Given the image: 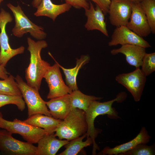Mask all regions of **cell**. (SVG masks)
Here are the masks:
<instances>
[{
    "label": "cell",
    "instance_id": "cell-1",
    "mask_svg": "<svg viewBox=\"0 0 155 155\" xmlns=\"http://www.w3.org/2000/svg\"><path fill=\"white\" fill-rule=\"evenodd\" d=\"M27 50L30 54V62L25 70L26 83L38 90H40L44 76L51 66L47 62L43 60L41 52L43 49L48 46L47 42L43 40L35 42L30 37L27 38Z\"/></svg>",
    "mask_w": 155,
    "mask_h": 155
},
{
    "label": "cell",
    "instance_id": "cell-2",
    "mask_svg": "<svg viewBox=\"0 0 155 155\" xmlns=\"http://www.w3.org/2000/svg\"><path fill=\"white\" fill-rule=\"evenodd\" d=\"M127 97V94L124 92L119 93L115 98L104 102H100L95 100L90 104L85 112L86 120L88 125L86 132L87 138L90 137L93 141V148L92 154H96L97 150L99 148L96 144L95 139L97 135V131L94 126L95 118L100 115H106L111 119H117L119 118L118 113L112 106L114 102H121L124 100Z\"/></svg>",
    "mask_w": 155,
    "mask_h": 155
},
{
    "label": "cell",
    "instance_id": "cell-3",
    "mask_svg": "<svg viewBox=\"0 0 155 155\" xmlns=\"http://www.w3.org/2000/svg\"><path fill=\"white\" fill-rule=\"evenodd\" d=\"M87 130L85 112L78 108H73L61 120L55 134L60 140L65 139L70 141L81 136L86 133Z\"/></svg>",
    "mask_w": 155,
    "mask_h": 155
},
{
    "label": "cell",
    "instance_id": "cell-4",
    "mask_svg": "<svg viewBox=\"0 0 155 155\" xmlns=\"http://www.w3.org/2000/svg\"><path fill=\"white\" fill-rule=\"evenodd\" d=\"M7 6L12 11L15 18V26L12 30L14 36L21 37L24 34L29 32L32 36L38 40L46 38V34L43 31V28L32 22L19 5L14 6L9 3Z\"/></svg>",
    "mask_w": 155,
    "mask_h": 155
},
{
    "label": "cell",
    "instance_id": "cell-5",
    "mask_svg": "<svg viewBox=\"0 0 155 155\" xmlns=\"http://www.w3.org/2000/svg\"><path fill=\"white\" fill-rule=\"evenodd\" d=\"M0 128L12 134H19L27 142L33 144L37 143L40 139L46 135L43 129L28 124L24 121L17 119L12 121L4 119L0 111Z\"/></svg>",
    "mask_w": 155,
    "mask_h": 155
},
{
    "label": "cell",
    "instance_id": "cell-6",
    "mask_svg": "<svg viewBox=\"0 0 155 155\" xmlns=\"http://www.w3.org/2000/svg\"><path fill=\"white\" fill-rule=\"evenodd\" d=\"M15 78L27 105L28 117L37 114L52 117L46 102L41 97L38 90L28 85L19 75H17Z\"/></svg>",
    "mask_w": 155,
    "mask_h": 155
},
{
    "label": "cell",
    "instance_id": "cell-7",
    "mask_svg": "<svg viewBox=\"0 0 155 155\" xmlns=\"http://www.w3.org/2000/svg\"><path fill=\"white\" fill-rule=\"evenodd\" d=\"M12 134L6 129L0 130V152L8 155H36V146L17 140Z\"/></svg>",
    "mask_w": 155,
    "mask_h": 155
},
{
    "label": "cell",
    "instance_id": "cell-8",
    "mask_svg": "<svg viewBox=\"0 0 155 155\" xmlns=\"http://www.w3.org/2000/svg\"><path fill=\"white\" fill-rule=\"evenodd\" d=\"M12 18L10 14L3 9L0 12V65L5 67L12 58L24 53L25 47L21 46L16 49H12L9 43L8 37L6 31L7 23L11 22Z\"/></svg>",
    "mask_w": 155,
    "mask_h": 155
},
{
    "label": "cell",
    "instance_id": "cell-9",
    "mask_svg": "<svg viewBox=\"0 0 155 155\" xmlns=\"http://www.w3.org/2000/svg\"><path fill=\"white\" fill-rule=\"evenodd\" d=\"M146 76L140 67L133 71L119 74L116 81L125 87L131 93L136 102L140 100L146 81Z\"/></svg>",
    "mask_w": 155,
    "mask_h": 155
},
{
    "label": "cell",
    "instance_id": "cell-10",
    "mask_svg": "<svg viewBox=\"0 0 155 155\" xmlns=\"http://www.w3.org/2000/svg\"><path fill=\"white\" fill-rule=\"evenodd\" d=\"M43 78L45 79L49 89L46 97L48 99L63 96L71 93L72 91L63 81L60 67L56 62L49 67Z\"/></svg>",
    "mask_w": 155,
    "mask_h": 155
},
{
    "label": "cell",
    "instance_id": "cell-11",
    "mask_svg": "<svg viewBox=\"0 0 155 155\" xmlns=\"http://www.w3.org/2000/svg\"><path fill=\"white\" fill-rule=\"evenodd\" d=\"M109 46L118 44H133L145 48L151 46L143 37L139 36L129 29L126 26L117 27L113 31L111 40L108 42Z\"/></svg>",
    "mask_w": 155,
    "mask_h": 155
},
{
    "label": "cell",
    "instance_id": "cell-12",
    "mask_svg": "<svg viewBox=\"0 0 155 155\" xmlns=\"http://www.w3.org/2000/svg\"><path fill=\"white\" fill-rule=\"evenodd\" d=\"M131 3L129 0H111L108 13L111 25L116 27L126 26L131 13Z\"/></svg>",
    "mask_w": 155,
    "mask_h": 155
},
{
    "label": "cell",
    "instance_id": "cell-13",
    "mask_svg": "<svg viewBox=\"0 0 155 155\" xmlns=\"http://www.w3.org/2000/svg\"><path fill=\"white\" fill-rule=\"evenodd\" d=\"M132 11L126 26L142 37L148 36L151 32V28L140 2H132Z\"/></svg>",
    "mask_w": 155,
    "mask_h": 155
},
{
    "label": "cell",
    "instance_id": "cell-14",
    "mask_svg": "<svg viewBox=\"0 0 155 155\" xmlns=\"http://www.w3.org/2000/svg\"><path fill=\"white\" fill-rule=\"evenodd\" d=\"M85 10L87 20L84 26L87 30H97L105 36L108 37L105 21V15L100 8L96 5L94 7L93 4L90 1L89 8Z\"/></svg>",
    "mask_w": 155,
    "mask_h": 155
},
{
    "label": "cell",
    "instance_id": "cell-15",
    "mask_svg": "<svg viewBox=\"0 0 155 155\" xmlns=\"http://www.w3.org/2000/svg\"><path fill=\"white\" fill-rule=\"evenodd\" d=\"M150 138L151 137L148 134L145 127H143L139 133L132 140L113 148L106 147L98 154L120 155L121 154L132 150L139 144H147L150 141Z\"/></svg>",
    "mask_w": 155,
    "mask_h": 155
},
{
    "label": "cell",
    "instance_id": "cell-16",
    "mask_svg": "<svg viewBox=\"0 0 155 155\" xmlns=\"http://www.w3.org/2000/svg\"><path fill=\"white\" fill-rule=\"evenodd\" d=\"M146 49L139 46L127 44L122 45L119 48L113 49L111 50L110 53L113 55L119 53L123 54L127 63L137 68L141 67L143 58L146 53Z\"/></svg>",
    "mask_w": 155,
    "mask_h": 155
},
{
    "label": "cell",
    "instance_id": "cell-17",
    "mask_svg": "<svg viewBox=\"0 0 155 155\" xmlns=\"http://www.w3.org/2000/svg\"><path fill=\"white\" fill-rule=\"evenodd\" d=\"M69 141L56 137L54 133L45 135L38 141L36 155H55Z\"/></svg>",
    "mask_w": 155,
    "mask_h": 155
},
{
    "label": "cell",
    "instance_id": "cell-18",
    "mask_svg": "<svg viewBox=\"0 0 155 155\" xmlns=\"http://www.w3.org/2000/svg\"><path fill=\"white\" fill-rule=\"evenodd\" d=\"M46 102L52 117L56 119H63L71 109L69 94L50 99Z\"/></svg>",
    "mask_w": 155,
    "mask_h": 155
},
{
    "label": "cell",
    "instance_id": "cell-19",
    "mask_svg": "<svg viewBox=\"0 0 155 155\" xmlns=\"http://www.w3.org/2000/svg\"><path fill=\"white\" fill-rule=\"evenodd\" d=\"M71 7L66 3L56 5L51 0H42L34 15L36 16H46L55 21L58 16L68 11Z\"/></svg>",
    "mask_w": 155,
    "mask_h": 155
},
{
    "label": "cell",
    "instance_id": "cell-20",
    "mask_svg": "<svg viewBox=\"0 0 155 155\" xmlns=\"http://www.w3.org/2000/svg\"><path fill=\"white\" fill-rule=\"evenodd\" d=\"M61 121L52 117L37 114L28 117L24 121L28 124L43 129L46 135H49L54 133Z\"/></svg>",
    "mask_w": 155,
    "mask_h": 155
},
{
    "label": "cell",
    "instance_id": "cell-21",
    "mask_svg": "<svg viewBox=\"0 0 155 155\" xmlns=\"http://www.w3.org/2000/svg\"><path fill=\"white\" fill-rule=\"evenodd\" d=\"M49 55L57 64L60 68L62 70L65 76L66 85L72 91L78 90L76 82L77 77L79 70L89 62L90 59L89 56L88 55H82L80 58L76 59V65L74 67L66 69L60 65L50 54Z\"/></svg>",
    "mask_w": 155,
    "mask_h": 155
},
{
    "label": "cell",
    "instance_id": "cell-22",
    "mask_svg": "<svg viewBox=\"0 0 155 155\" xmlns=\"http://www.w3.org/2000/svg\"><path fill=\"white\" fill-rule=\"evenodd\" d=\"M69 95L71 109L78 108L85 112L93 101L100 100L102 98L94 96L86 95L78 90L72 91Z\"/></svg>",
    "mask_w": 155,
    "mask_h": 155
},
{
    "label": "cell",
    "instance_id": "cell-23",
    "mask_svg": "<svg viewBox=\"0 0 155 155\" xmlns=\"http://www.w3.org/2000/svg\"><path fill=\"white\" fill-rule=\"evenodd\" d=\"M87 137L86 133L78 137L69 141L64 146L65 150L58 155H76L84 148L93 144V141L90 137H87L86 140L83 141Z\"/></svg>",
    "mask_w": 155,
    "mask_h": 155
},
{
    "label": "cell",
    "instance_id": "cell-24",
    "mask_svg": "<svg viewBox=\"0 0 155 155\" xmlns=\"http://www.w3.org/2000/svg\"><path fill=\"white\" fill-rule=\"evenodd\" d=\"M0 94L11 96L22 95L15 78L10 74L6 78L0 80Z\"/></svg>",
    "mask_w": 155,
    "mask_h": 155
},
{
    "label": "cell",
    "instance_id": "cell-25",
    "mask_svg": "<svg viewBox=\"0 0 155 155\" xmlns=\"http://www.w3.org/2000/svg\"><path fill=\"white\" fill-rule=\"evenodd\" d=\"M151 28V32L155 33V0H141L140 2Z\"/></svg>",
    "mask_w": 155,
    "mask_h": 155
},
{
    "label": "cell",
    "instance_id": "cell-26",
    "mask_svg": "<svg viewBox=\"0 0 155 155\" xmlns=\"http://www.w3.org/2000/svg\"><path fill=\"white\" fill-rule=\"evenodd\" d=\"M15 105L22 111L25 107V103L22 95L11 96L0 94V108L6 105Z\"/></svg>",
    "mask_w": 155,
    "mask_h": 155
},
{
    "label": "cell",
    "instance_id": "cell-27",
    "mask_svg": "<svg viewBox=\"0 0 155 155\" xmlns=\"http://www.w3.org/2000/svg\"><path fill=\"white\" fill-rule=\"evenodd\" d=\"M155 154L154 144L149 146L146 144L140 143L132 150L120 155H154Z\"/></svg>",
    "mask_w": 155,
    "mask_h": 155
},
{
    "label": "cell",
    "instance_id": "cell-28",
    "mask_svg": "<svg viewBox=\"0 0 155 155\" xmlns=\"http://www.w3.org/2000/svg\"><path fill=\"white\" fill-rule=\"evenodd\" d=\"M141 67V71L146 76L155 71V52L145 54L143 58Z\"/></svg>",
    "mask_w": 155,
    "mask_h": 155
},
{
    "label": "cell",
    "instance_id": "cell-29",
    "mask_svg": "<svg viewBox=\"0 0 155 155\" xmlns=\"http://www.w3.org/2000/svg\"><path fill=\"white\" fill-rule=\"evenodd\" d=\"M65 3L76 9L83 8L85 10L89 8L90 3L87 0H65Z\"/></svg>",
    "mask_w": 155,
    "mask_h": 155
},
{
    "label": "cell",
    "instance_id": "cell-30",
    "mask_svg": "<svg viewBox=\"0 0 155 155\" xmlns=\"http://www.w3.org/2000/svg\"><path fill=\"white\" fill-rule=\"evenodd\" d=\"M92 1L98 6L102 10L104 13L106 15L108 13L111 0H87Z\"/></svg>",
    "mask_w": 155,
    "mask_h": 155
},
{
    "label": "cell",
    "instance_id": "cell-31",
    "mask_svg": "<svg viewBox=\"0 0 155 155\" xmlns=\"http://www.w3.org/2000/svg\"><path fill=\"white\" fill-rule=\"evenodd\" d=\"M9 74L7 71L5 67L0 65V78L5 79L8 76Z\"/></svg>",
    "mask_w": 155,
    "mask_h": 155
},
{
    "label": "cell",
    "instance_id": "cell-32",
    "mask_svg": "<svg viewBox=\"0 0 155 155\" xmlns=\"http://www.w3.org/2000/svg\"><path fill=\"white\" fill-rule=\"evenodd\" d=\"M42 0H33L32 2V6L37 8L39 6Z\"/></svg>",
    "mask_w": 155,
    "mask_h": 155
},
{
    "label": "cell",
    "instance_id": "cell-33",
    "mask_svg": "<svg viewBox=\"0 0 155 155\" xmlns=\"http://www.w3.org/2000/svg\"><path fill=\"white\" fill-rule=\"evenodd\" d=\"M129 1L134 2H138L140 3L141 2V0H129Z\"/></svg>",
    "mask_w": 155,
    "mask_h": 155
},
{
    "label": "cell",
    "instance_id": "cell-34",
    "mask_svg": "<svg viewBox=\"0 0 155 155\" xmlns=\"http://www.w3.org/2000/svg\"><path fill=\"white\" fill-rule=\"evenodd\" d=\"M3 0H0V4L3 1Z\"/></svg>",
    "mask_w": 155,
    "mask_h": 155
}]
</instances>
